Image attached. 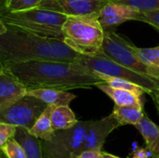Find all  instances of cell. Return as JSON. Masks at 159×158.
Here are the masks:
<instances>
[{"instance_id": "1", "label": "cell", "mask_w": 159, "mask_h": 158, "mask_svg": "<svg viewBox=\"0 0 159 158\" xmlns=\"http://www.w3.org/2000/svg\"><path fill=\"white\" fill-rule=\"evenodd\" d=\"M4 66L26 87L27 90L91 88L102 82L96 74L76 62L30 61L10 62Z\"/></svg>"}, {"instance_id": "2", "label": "cell", "mask_w": 159, "mask_h": 158, "mask_svg": "<svg viewBox=\"0 0 159 158\" xmlns=\"http://www.w3.org/2000/svg\"><path fill=\"white\" fill-rule=\"evenodd\" d=\"M80 55L63 40L43 37L10 26L0 35V61L3 64L30 61L76 62Z\"/></svg>"}, {"instance_id": "3", "label": "cell", "mask_w": 159, "mask_h": 158, "mask_svg": "<svg viewBox=\"0 0 159 158\" xmlns=\"http://www.w3.org/2000/svg\"><path fill=\"white\" fill-rule=\"evenodd\" d=\"M68 15L61 7L40 6L20 11H4L0 19L7 25L43 37L63 40L62 26Z\"/></svg>"}, {"instance_id": "4", "label": "cell", "mask_w": 159, "mask_h": 158, "mask_svg": "<svg viewBox=\"0 0 159 158\" xmlns=\"http://www.w3.org/2000/svg\"><path fill=\"white\" fill-rule=\"evenodd\" d=\"M63 41L81 55L102 54L105 31L97 15L68 16L62 26Z\"/></svg>"}, {"instance_id": "5", "label": "cell", "mask_w": 159, "mask_h": 158, "mask_svg": "<svg viewBox=\"0 0 159 158\" xmlns=\"http://www.w3.org/2000/svg\"><path fill=\"white\" fill-rule=\"evenodd\" d=\"M90 123L91 120L78 121L71 129L55 131L51 141H42L44 158H70L73 155L83 152L86 134Z\"/></svg>"}, {"instance_id": "6", "label": "cell", "mask_w": 159, "mask_h": 158, "mask_svg": "<svg viewBox=\"0 0 159 158\" xmlns=\"http://www.w3.org/2000/svg\"><path fill=\"white\" fill-rule=\"evenodd\" d=\"M76 63L80 64L92 73H98L131 81L146 88L149 91V94L159 88V82L157 80L134 72L102 54H99L96 56L80 55V57L76 61Z\"/></svg>"}, {"instance_id": "7", "label": "cell", "mask_w": 159, "mask_h": 158, "mask_svg": "<svg viewBox=\"0 0 159 158\" xmlns=\"http://www.w3.org/2000/svg\"><path fill=\"white\" fill-rule=\"evenodd\" d=\"M102 54L134 72L153 78L150 69L138 57L134 44L113 31H105Z\"/></svg>"}, {"instance_id": "8", "label": "cell", "mask_w": 159, "mask_h": 158, "mask_svg": "<svg viewBox=\"0 0 159 158\" xmlns=\"http://www.w3.org/2000/svg\"><path fill=\"white\" fill-rule=\"evenodd\" d=\"M47 106L41 100L25 95L13 104L0 109V121L29 129Z\"/></svg>"}, {"instance_id": "9", "label": "cell", "mask_w": 159, "mask_h": 158, "mask_svg": "<svg viewBox=\"0 0 159 158\" xmlns=\"http://www.w3.org/2000/svg\"><path fill=\"white\" fill-rule=\"evenodd\" d=\"M139 16L140 11L133 7L110 0L99 12L98 19L104 31H108L128 20H138Z\"/></svg>"}, {"instance_id": "10", "label": "cell", "mask_w": 159, "mask_h": 158, "mask_svg": "<svg viewBox=\"0 0 159 158\" xmlns=\"http://www.w3.org/2000/svg\"><path fill=\"white\" fill-rule=\"evenodd\" d=\"M119 127H121L120 124L111 115L101 120H91L85 138L84 151H102V146L109 134Z\"/></svg>"}, {"instance_id": "11", "label": "cell", "mask_w": 159, "mask_h": 158, "mask_svg": "<svg viewBox=\"0 0 159 158\" xmlns=\"http://www.w3.org/2000/svg\"><path fill=\"white\" fill-rule=\"evenodd\" d=\"M26 93V87L6 68L0 73V109L18 102Z\"/></svg>"}, {"instance_id": "12", "label": "cell", "mask_w": 159, "mask_h": 158, "mask_svg": "<svg viewBox=\"0 0 159 158\" xmlns=\"http://www.w3.org/2000/svg\"><path fill=\"white\" fill-rule=\"evenodd\" d=\"M68 16L97 15L110 0H56Z\"/></svg>"}, {"instance_id": "13", "label": "cell", "mask_w": 159, "mask_h": 158, "mask_svg": "<svg viewBox=\"0 0 159 158\" xmlns=\"http://www.w3.org/2000/svg\"><path fill=\"white\" fill-rule=\"evenodd\" d=\"M26 95L33 96L44 102L48 105L64 106L69 105L76 96L67 90H61L55 88H34L28 89Z\"/></svg>"}, {"instance_id": "14", "label": "cell", "mask_w": 159, "mask_h": 158, "mask_svg": "<svg viewBox=\"0 0 159 158\" xmlns=\"http://www.w3.org/2000/svg\"><path fill=\"white\" fill-rule=\"evenodd\" d=\"M135 128L143 136L152 157L159 158V127L144 114L139 123L135 125Z\"/></svg>"}, {"instance_id": "15", "label": "cell", "mask_w": 159, "mask_h": 158, "mask_svg": "<svg viewBox=\"0 0 159 158\" xmlns=\"http://www.w3.org/2000/svg\"><path fill=\"white\" fill-rule=\"evenodd\" d=\"M100 90L105 93L116 105L118 106H137L143 107V102L142 100V96L136 95L130 91L120 89L116 88H113L103 82L98 84L96 86Z\"/></svg>"}, {"instance_id": "16", "label": "cell", "mask_w": 159, "mask_h": 158, "mask_svg": "<svg viewBox=\"0 0 159 158\" xmlns=\"http://www.w3.org/2000/svg\"><path fill=\"white\" fill-rule=\"evenodd\" d=\"M14 139L21 145L27 158H44L41 140L32 135L24 127H17Z\"/></svg>"}, {"instance_id": "17", "label": "cell", "mask_w": 159, "mask_h": 158, "mask_svg": "<svg viewBox=\"0 0 159 158\" xmlns=\"http://www.w3.org/2000/svg\"><path fill=\"white\" fill-rule=\"evenodd\" d=\"M53 107L54 106L52 105H48L47 108L36 119L33 127L29 129V132L41 141L49 142L54 137L55 130L53 129L51 123V113Z\"/></svg>"}, {"instance_id": "18", "label": "cell", "mask_w": 159, "mask_h": 158, "mask_svg": "<svg viewBox=\"0 0 159 158\" xmlns=\"http://www.w3.org/2000/svg\"><path fill=\"white\" fill-rule=\"evenodd\" d=\"M77 122L78 120L69 105L53 107L51 113V123L55 131L71 129Z\"/></svg>"}, {"instance_id": "19", "label": "cell", "mask_w": 159, "mask_h": 158, "mask_svg": "<svg viewBox=\"0 0 159 158\" xmlns=\"http://www.w3.org/2000/svg\"><path fill=\"white\" fill-rule=\"evenodd\" d=\"M143 107L137 106H118L115 105L111 115L116 119L120 126L132 125L135 126L143 116Z\"/></svg>"}, {"instance_id": "20", "label": "cell", "mask_w": 159, "mask_h": 158, "mask_svg": "<svg viewBox=\"0 0 159 158\" xmlns=\"http://www.w3.org/2000/svg\"><path fill=\"white\" fill-rule=\"evenodd\" d=\"M94 74H96L99 78H101L102 80L103 83L113 87V88H120V89H125V90H128V91H130L136 95H139V96H143L144 93H147L149 94V91L131 82V81H129V80H126V79H123V78H118V77H114V76H109V75H105V74H98V73H93Z\"/></svg>"}, {"instance_id": "21", "label": "cell", "mask_w": 159, "mask_h": 158, "mask_svg": "<svg viewBox=\"0 0 159 158\" xmlns=\"http://www.w3.org/2000/svg\"><path fill=\"white\" fill-rule=\"evenodd\" d=\"M133 7L140 12L159 9V0H111Z\"/></svg>"}, {"instance_id": "22", "label": "cell", "mask_w": 159, "mask_h": 158, "mask_svg": "<svg viewBox=\"0 0 159 158\" xmlns=\"http://www.w3.org/2000/svg\"><path fill=\"white\" fill-rule=\"evenodd\" d=\"M0 151L6 158H27L23 148L14 138L8 140Z\"/></svg>"}, {"instance_id": "23", "label": "cell", "mask_w": 159, "mask_h": 158, "mask_svg": "<svg viewBox=\"0 0 159 158\" xmlns=\"http://www.w3.org/2000/svg\"><path fill=\"white\" fill-rule=\"evenodd\" d=\"M47 0H10L7 11H20L40 7L45 4Z\"/></svg>"}, {"instance_id": "24", "label": "cell", "mask_w": 159, "mask_h": 158, "mask_svg": "<svg viewBox=\"0 0 159 158\" xmlns=\"http://www.w3.org/2000/svg\"><path fill=\"white\" fill-rule=\"evenodd\" d=\"M17 127L8 123L0 121V149L6 144V142L14 138Z\"/></svg>"}, {"instance_id": "25", "label": "cell", "mask_w": 159, "mask_h": 158, "mask_svg": "<svg viewBox=\"0 0 159 158\" xmlns=\"http://www.w3.org/2000/svg\"><path fill=\"white\" fill-rule=\"evenodd\" d=\"M138 20L146 22V23L152 25L153 27H157V26L159 27V9L140 12Z\"/></svg>"}, {"instance_id": "26", "label": "cell", "mask_w": 159, "mask_h": 158, "mask_svg": "<svg viewBox=\"0 0 159 158\" xmlns=\"http://www.w3.org/2000/svg\"><path fill=\"white\" fill-rule=\"evenodd\" d=\"M102 151L97 150H86L77 155H73L70 158H101Z\"/></svg>"}, {"instance_id": "27", "label": "cell", "mask_w": 159, "mask_h": 158, "mask_svg": "<svg viewBox=\"0 0 159 158\" xmlns=\"http://www.w3.org/2000/svg\"><path fill=\"white\" fill-rule=\"evenodd\" d=\"M152 154L151 152L145 147V148H138L131 158H151Z\"/></svg>"}, {"instance_id": "28", "label": "cell", "mask_w": 159, "mask_h": 158, "mask_svg": "<svg viewBox=\"0 0 159 158\" xmlns=\"http://www.w3.org/2000/svg\"><path fill=\"white\" fill-rule=\"evenodd\" d=\"M149 95L153 98L154 102H155V104H156V106H157V111H158L159 113V88L158 89H157V90H155V91H153V92L150 93Z\"/></svg>"}, {"instance_id": "29", "label": "cell", "mask_w": 159, "mask_h": 158, "mask_svg": "<svg viewBox=\"0 0 159 158\" xmlns=\"http://www.w3.org/2000/svg\"><path fill=\"white\" fill-rule=\"evenodd\" d=\"M9 1L10 0H0V13L6 11L7 9Z\"/></svg>"}, {"instance_id": "30", "label": "cell", "mask_w": 159, "mask_h": 158, "mask_svg": "<svg viewBox=\"0 0 159 158\" xmlns=\"http://www.w3.org/2000/svg\"><path fill=\"white\" fill-rule=\"evenodd\" d=\"M7 30V24L0 19V35H2L3 34H5Z\"/></svg>"}, {"instance_id": "31", "label": "cell", "mask_w": 159, "mask_h": 158, "mask_svg": "<svg viewBox=\"0 0 159 158\" xmlns=\"http://www.w3.org/2000/svg\"><path fill=\"white\" fill-rule=\"evenodd\" d=\"M101 158H120L118 156H116L114 155H111L109 153H106V152H102V156Z\"/></svg>"}, {"instance_id": "32", "label": "cell", "mask_w": 159, "mask_h": 158, "mask_svg": "<svg viewBox=\"0 0 159 158\" xmlns=\"http://www.w3.org/2000/svg\"><path fill=\"white\" fill-rule=\"evenodd\" d=\"M4 69H5V66H4L3 62H2V61H0V73H1V72H2V71L4 70Z\"/></svg>"}, {"instance_id": "33", "label": "cell", "mask_w": 159, "mask_h": 158, "mask_svg": "<svg viewBox=\"0 0 159 158\" xmlns=\"http://www.w3.org/2000/svg\"><path fill=\"white\" fill-rule=\"evenodd\" d=\"M0 158H6L5 156H4V155L2 154V152L0 151Z\"/></svg>"}, {"instance_id": "34", "label": "cell", "mask_w": 159, "mask_h": 158, "mask_svg": "<svg viewBox=\"0 0 159 158\" xmlns=\"http://www.w3.org/2000/svg\"><path fill=\"white\" fill-rule=\"evenodd\" d=\"M154 28H155V29H156V30H157V32L159 33V27H157H157H154Z\"/></svg>"}, {"instance_id": "35", "label": "cell", "mask_w": 159, "mask_h": 158, "mask_svg": "<svg viewBox=\"0 0 159 158\" xmlns=\"http://www.w3.org/2000/svg\"><path fill=\"white\" fill-rule=\"evenodd\" d=\"M151 158H153V157H151Z\"/></svg>"}]
</instances>
